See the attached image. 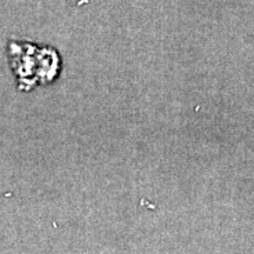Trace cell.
<instances>
[{
	"instance_id": "cell-1",
	"label": "cell",
	"mask_w": 254,
	"mask_h": 254,
	"mask_svg": "<svg viewBox=\"0 0 254 254\" xmlns=\"http://www.w3.org/2000/svg\"><path fill=\"white\" fill-rule=\"evenodd\" d=\"M9 56L20 87L33 86V71L37 68L40 82L52 81L59 72V57L57 51L49 47H39L30 43L9 44Z\"/></svg>"
}]
</instances>
